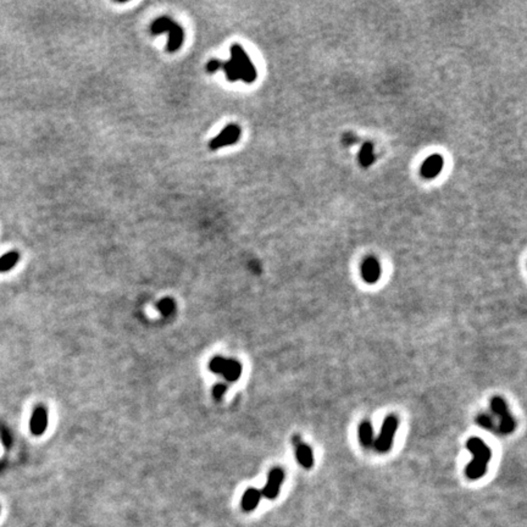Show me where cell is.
I'll return each mask as SVG.
<instances>
[{"instance_id":"obj_23","label":"cell","mask_w":527,"mask_h":527,"mask_svg":"<svg viewBox=\"0 0 527 527\" xmlns=\"http://www.w3.org/2000/svg\"><path fill=\"white\" fill-rule=\"evenodd\" d=\"M355 142H356V137H355V136L347 135V136H345V137H344V143H345V144H347V145L354 144V143H355Z\"/></svg>"},{"instance_id":"obj_21","label":"cell","mask_w":527,"mask_h":527,"mask_svg":"<svg viewBox=\"0 0 527 527\" xmlns=\"http://www.w3.org/2000/svg\"><path fill=\"white\" fill-rule=\"evenodd\" d=\"M476 422L480 425V426L484 427V429L487 430H492L493 429V422H492V419L489 416H487V415L482 414L480 415V416L476 417Z\"/></svg>"},{"instance_id":"obj_9","label":"cell","mask_w":527,"mask_h":527,"mask_svg":"<svg viewBox=\"0 0 527 527\" xmlns=\"http://www.w3.org/2000/svg\"><path fill=\"white\" fill-rule=\"evenodd\" d=\"M292 443L296 445V455L297 460L304 469L309 470L314 466V453L313 449L308 444L303 443L298 436H294L292 438Z\"/></svg>"},{"instance_id":"obj_15","label":"cell","mask_w":527,"mask_h":527,"mask_svg":"<svg viewBox=\"0 0 527 527\" xmlns=\"http://www.w3.org/2000/svg\"><path fill=\"white\" fill-rule=\"evenodd\" d=\"M20 254L17 252H7L0 258V272H7L19 263Z\"/></svg>"},{"instance_id":"obj_20","label":"cell","mask_w":527,"mask_h":527,"mask_svg":"<svg viewBox=\"0 0 527 527\" xmlns=\"http://www.w3.org/2000/svg\"><path fill=\"white\" fill-rule=\"evenodd\" d=\"M226 390H227L226 385H224V383H217V385L214 386V388H212V397H214L216 400H220L225 395Z\"/></svg>"},{"instance_id":"obj_14","label":"cell","mask_w":527,"mask_h":527,"mask_svg":"<svg viewBox=\"0 0 527 527\" xmlns=\"http://www.w3.org/2000/svg\"><path fill=\"white\" fill-rule=\"evenodd\" d=\"M359 440L364 447L368 448L373 444V430L372 425L368 421H364L359 425L358 430Z\"/></svg>"},{"instance_id":"obj_13","label":"cell","mask_w":527,"mask_h":527,"mask_svg":"<svg viewBox=\"0 0 527 527\" xmlns=\"http://www.w3.org/2000/svg\"><path fill=\"white\" fill-rule=\"evenodd\" d=\"M242 375V365L234 359H226L222 376L227 382H237Z\"/></svg>"},{"instance_id":"obj_7","label":"cell","mask_w":527,"mask_h":527,"mask_svg":"<svg viewBox=\"0 0 527 527\" xmlns=\"http://www.w3.org/2000/svg\"><path fill=\"white\" fill-rule=\"evenodd\" d=\"M284 481V471L281 467H274V469L270 471L269 477H267V482L264 486V488L261 489L260 493L261 497L269 499V501H274L277 498L279 493V489H281V484Z\"/></svg>"},{"instance_id":"obj_5","label":"cell","mask_w":527,"mask_h":527,"mask_svg":"<svg viewBox=\"0 0 527 527\" xmlns=\"http://www.w3.org/2000/svg\"><path fill=\"white\" fill-rule=\"evenodd\" d=\"M491 408L497 416L501 417V424H499V432L504 435L511 434L515 430V420L509 412L506 403L504 402L503 398L493 397L491 400Z\"/></svg>"},{"instance_id":"obj_22","label":"cell","mask_w":527,"mask_h":527,"mask_svg":"<svg viewBox=\"0 0 527 527\" xmlns=\"http://www.w3.org/2000/svg\"><path fill=\"white\" fill-rule=\"evenodd\" d=\"M221 66H222L221 60H219V59H211V60L207 61L206 71L209 73H215L216 71L221 70Z\"/></svg>"},{"instance_id":"obj_8","label":"cell","mask_w":527,"mask_h":527,"mask_svg":"<svg viewBox=\"0 0 527 527\" xmlns=\"http://www.w3.org/2000/svg\"><path fill=\"white\" fill-rule=\"evenodd\" d=\"M48 426V412L43 405H39L32 412L29 420V430L33 436H42Z\"/></svg>"},{"instance_id":"obj_17","label":"cell","mask_w":527,"mask_h":527,"mask_svg":"<svg viewBox=\"0 0 527 527\" xmlns=\"http://www.w3.org/2000/svg\"><path fill=\"white\" fill-rule=\"evenodd\" d=\"M221 70L225 71L227 80H229V82H237V81L241 80L238 70H237L236 65H234L231 59H229V61H222Z\"/></svg>"},{"instance_id":"obj_18","label":"cell","mask_w":527,"mask_h":527,"mask_svg":"<svg viewBox=\"0 0 527 527\" xmlns=\"http://www.w3.org/2000/svg\"><path fill=\"white\" fill-rule=\"evenodd\" d=\"M158 310L161 313L162 316H166V318H169V316H171L172 314L175 313L176 310V304H175V300L171 298H164L161 299V300L158 303Z\"/></svg>"},{"instance_id":"obj_19","label":"cell","mask_w":527,"mask_h":527,"mask_svg":"<svg viewBox=\"0 0 527 527\" xmlns=\"http://www.w3.org/2000/svg\"><path fill=\"white\" fill-rule=\"evenodd\" d=\"M225 365H226V359L222 358V356H215V358H212L211 361H210L209 368L211 372L222 375Z\"/></svg>"},{"instance_id":"obj_12","label":"cell","mask_w":527,"mask_h":527,"mask_svg":"<svg viewBox=\"0 0 527 527\" xmlns=\"http://www.w3.org/2000/svg\"><path fill=\"white\" fill-rule=\"evenodd\" d=\"M261 499V493L259 489L253 488V487H249L246 492L242 496L241 501V508L242 510L246 511V513H251L256 509V506L259 505V502Z\"/></svg>"},{"instance_id":"obj_10","label":"cell","mask_w":527,"mask_h":527,"mask_svg":"<svg viewBox=\"0 0 527 527\" xmlns=\"http://www.w3.org/2000/svg\"><path fill=\"white\" fill-rule=\"evenodd\" d=\"M381 265L375 258H367L361 265V276L367 283H376L381 277Z\"/></svg>"},{"instance_id":"obj_2","label":"cell","mask_w":527,"mask_h":527,"mask_svg":"<svg viewBox=\"0 0 527 527\" xmlns=\"http://www.w3.org/2000/svg\"><path fill=\"white\" fill-rule=\"evenodd\" d=\"M150 31H152L153 36L169 33V42L166 44V50L169 53H176L183 44V39H184L183 28L170 17L161 16L155 20L150 26Z\"/></svg>"},{"instance_id":"obj_3","label":"cell","mask_w":527,"mask_h":527,"mask_svg":"<svg viewBox=\"0 0 527 527\" xmlns=\"http://www.w3.org/2000/svg\"><path fill=\"white\" fill-rule=\"evenodd\" d=\"M231 60L236 65L239 72V77L243 82L248 83V85L255 82L256 77H258L255 66L252 63L246 50L239 44H233L231 46Z\"/></svg>"},{"instance_id":"obj_11","label":"cell","mask_w":527,"mask_h":527,"mask_svg":"<svg viewBox=\"0 0 527 527\" xmlns=\"http://www.w3.org/2000/svg\"><path fill=\"white\" fill-rule=\"evenodd\" d=\"M443 158L438 154H434L427 158L421 166V175L425 178H435L442 171L443 169Z\"/></svg>"},{"instance_id":"obj_4","label":"cell","mask_w":527,"mask_h":527,"mask_svg":"<svg viewBox=\"0 0 527 527\" xmlns=\"http://www.w3.org/2000/svg\"><path fill=\"white\" fill-rule=\"evenodd\" d=\"M397 429L398 417L394 416V415H390V416L386 417L385 421H383L380 435H378L377 439L373 442L376 450H377L378 453L390 452L393 445V440H394Z\"/></svg>"},{"instance_id":"obj_1","label":"cell","mask_w":527,"mask_h":527,"mask_svg":"<svg viewBox=\"0 0 527 527\" xmlns=\"http://www.w3.org/2000/svg\"><path fill=\"white\" fill-rule=\"evenodd\" d=\"M466 448L474 455V459L465 469V475L469 480L475 481L481 479L487 472V465L491 461L492 450L479 437H471L467 439Z\"/></svg>"},{"instance_id":"obj_16","label":"cell","mask_w":527,"mask_h":527,"mask_svg":"<svg viewBox=\"0 0 527 527\" xmlns=\"http://www.w3.org/2000/svg\"><path fill=\"white\" fill-rule=\"evenodd\" d=\"M359 161L364 167H368L375 161V155H373V145L371 143H365L361 147L360 153H359Z\"/></svg>"},{"instance_id":"obj_6","label":"cell","mask_w":527,"mask_h":527,"mask_svg":"<svg viewBox=\"0 0 527 527\" xmlns=\"http://www.w3.org/2000/svg\"><path fill=\"white\" fill-rule=\"evenodd\" d=\"M241 127L234 123L227 125L219 135L215 138H212L209 143V147L211 150L221 149V148L227 147V145L236 144L241 138Z\"/></svg>"}]
</instances>
